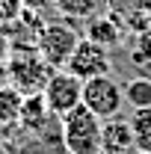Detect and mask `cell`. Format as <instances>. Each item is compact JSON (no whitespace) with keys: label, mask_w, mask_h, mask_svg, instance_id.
Wrapping results in <instances>:
<instances>
[{"label":"cell","mask_w":151,"mask_h":154,"mask_svg":"<svg viewBox=\"0 0 151 154\" xmlns=\"http://www.w3.org/2000/svg\"><path fill=\"white\" fill-rule=\"evenodd\" d=\"M0 27H3V12H0Z\"/></svg>","instance_id":"obj_15"},{"label":"cell","mask_w":151,"mask_h":154,"mask_svg":"<svg viewBox=\"0 0 151 154\" xmlns=\"http://www.w3.org/2000/svg\"><path fill=\"white\" fill-rule=\"evenodd\" d=\"M65 71H71L77 80H92V77H101V74H110L113 71V59H110V51L107 48H101V45H95L89 38L83 36L77 42L74 54L68 57L65 62Z\"/></svg>","instance_id":"obj_6"},{"label":"cell","mask_w":151,"mask_h":154,"mask_svg":"<svg viewBox=\"0 0 151 154\" xmlns=\"http://www.w3.org/2000/svg\"><path fill=\"white\" fill-rule=\"evenodd\" d=\"M128 125H131L136 151L151 154V107H148V110H133L131 119H128Z\"/></svg>","instance_id":"obj_13"},{"label":"cell","mask_w":151,"mask_h":154,"mask_svg":"<svg viewBox=\"0 0 151 154\" xmlns=\"http://www.w3.org/2000/svg\"><path fill=\"white\" fill-rule=\"evenodd\" d=\"M101 131L104 122L83 104L59 119V142L68 154H101Z\"/></svg>","instance_id":"obj_1"},{"label":"cell","mask_w":151,"mask_h":154,"mask_svg":"<svg viewBox=\"0 0 151 154\" xmlns=\"http://www.w3.org/2000/svg\"><path fill=\"white\" fill-rule=\"evenodd\" d=\"M101 154H136L128 119H107L101 131Z\"/></svg>","instance_id":"obj_7"},{"label":"cell","mask_w":151,"mask_h":154,"mask_svg":"<svg viewBox=\"0 0 151 154\" xmlns=\"http://www.w3.org/2000/svg\"><path fill=\"white\" fill-rule=\"evenodd\" d=\"M51 116H54V113L48 110V104H45V95H42V92H39V95H24L18 125L24 128V131H30V134H39Z\"/></svg>","instance_id":"obj_9"},{"label":"cell","mask_w":151,"mask_h":154,"mask_svg":"<svg viewBox=\"0 0 151 154\" xmlns=\"http://www.w3.org/2000/svg\"><path fill=\"white\" fill-rule=\"evenodd\" d=\"M42 95H45L48 110L57 116V119H62L65 113H71L74 107H80V101H83V80H77L65 68H57L54 74L48 77Z\"/></svg>","instance_id":"obj_5"},{"label":"cell","mask_w":151,"mask_h":154,"mask_svg":"<svg viewBox=\"0 0 151 154\" xmlns=\"http://www.w3.org/2000/svg\"><path fill=\"white\" fill-rule=\"evenodd\" d=\"M83 107H89L101 122L116 119L125 107V95H122V83L113 74H101L83 83Z\"/></svg>","instance_id":"obj_4"},{"label":"cell","mask_w":151,"mask_h":154,"mask_svg":"<svg viewBox=\"0 0 151 154\" xmlns=\"http://www.w3.org/2000/svg\"><path fill=\"white\" fill-rule=\"evenodd\" d=\"M136 154H145V151H136Z\"/></svg>","instance_id":"obj_16"},{"label":"cell","mask_w":151,"mask_h":154,"mask_svg":"<svg viewBox=\"0 0 151 154\" xmlns=\"http://www.w3.org/2000/svg\"><path fill=\"white\" fill-rule=\"evenodd\" d=\"M21 104H24V95H21L15 86H0V128H12L18 125L21 116Z\"/></svg>","instance_id":"obj_12"},{"label":"cell","mask_w":151,"mask_h":154,"mask_svg":"<svg viewBox=\"0 0 151 154\" xmlns=\"http://www.w3.org/2000/svg\"><path fill=\"white\" fill-rule=\"evenodd\" d=\"M77 42H80V33H77L71 24H65V21H48L42 27V33H39L36 54L51 68H65V62L74 54Z\"/></svg>","instance_id":"obj_3"},{"label":"cell","mask_w":151,"mask_h":154,"mask_svg":"<svg viewBox=\"0 0 151 154\" xmlns=\"http://www.w3.org/2000/svg\"><path fill=\"white\" fill-rule=\"evenodd\" d=\"M54 71L57 68H51L45 59L39 57L36 48H30V51H12L9 59H6L9 86H15L21 95H39Z\"/></svg>","instance_id":"obj_2"},{"label":"cell","mask_w":151,"mask_h":154,"mask_svg":"<svg viewBox=\"0 0 151 154\" xmlns=\"http://www.w3.org/2000/svg\"><path fill=\"white\" fill-rule=\"evenodd\" d=\"M51 3H54V0H24V6H27V9H36V12H42V9L51 6Z\"/></svg>","instance_id":"obj_14"},{"label":"cell","mask_w":151,"mask_h":154,"mask_svg":"<svg viewBox=\"0 0 151 154\" xmlns=\"http://www.w3.org/2000/svg\"><path fill=\"white\" fill-rule=\"evenodd\" d=\"M86 38L95 42V45H101V48H116V45H122V38H125V27L119 24L116 15H95V18L86 21Z\"/></svg>","instance_id":"obj_8"},{"label":"cell","mask_w":151,"mask_h":154,"mask_svg":"<svg viewBox=\"0 0 151 154\" xmlns=\"http://www.w3.org/2000/svg\"><path fill=\"white\" fill-rule=\"evenodd\" d=\"M57 12L62 18H71V21H89L95 15H101L104 9V0H54Z\"/></svg>","instance_id":"obj_10"},{"label":"cell","mask_w":151,"mask_h":154,"mask_svg":"<svg viewBox=\"0 0 151 154\" xmlns=\"http://www.w3.org/2000/svg\"><path fill=\"white\" fill-rule=\"evenodd\" d=\"M122 95L125 104H131L133 110H148L151 107V77H131L128 83H122Z\"/></svg>","instance_id":"obj_11"}]
</instances>
